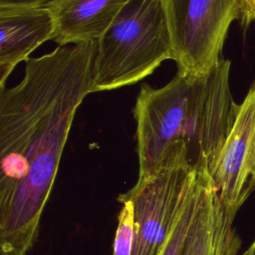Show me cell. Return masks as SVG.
I'll list each match as a JSON object with an SVG mask.
<instances>
[{"instance_id":"5b68a950","label":"cell","mask_w":255,"mask_h":255,"mask_svg":"<svg viewBox=\"0 0 255 255\" xmlns=\"http://www.w3.org/2000/svg\"><path fill=\"white\" fill-rule=\"evenodd\" d=\"M255 167V84L238 105L230 131L207 169L224 211L233 219L250 193Z\"/></svg>"},{"instance_id":"52a82bcc","label":"cell","mask_w":255,"mask_h":255,"mask_svg":"<svg viewBox=\"0 0 255 255\" xmlns=\"http://www.w3.org/2000/svg\"><path fill=\"white\" fill-rule=\"evenodd\" d=\"M204 169L198 207L182 255H235L239 240Z\"/></svg>"},{"instance_id":"5bb4252c","label":"cell","mask_w":255,"mask_h":255,"mask_svg":"<svg viewBox=\"0 0 255 255\" xmlns=\"http://www.w3.org/2000/svg\"><path fill=\"white\" fill-rule=\"evenodd\" d=\"M252 180H253V182L255 183V167H254L253 172H252Z\"/></svg>"},{"instance_id":"3957f363","label":"cell","mask_w":255,"mask_h":255,"mask_svg":"<svg viewBox=\"0 0 255 255\" xmlns=\"http://www.w3.org/2000/svg\"><path fill=\"white\" fill-rule=\"evenodd\" d=\"M197 170L183 143H174L150 172L138 175L136 183L119 200L133 208L131 255H160L181 213Z\"/></svg>"},{"instance_id":"30bf717a","label":"cell","mask_w":255,"mask_h":255,"mask_svg":"<svg viewBox=\"0 0 255 255\" xmlns=\"http://www.w3.org/2000/svg\"><path fill=\"white\" fill-rule=\"evenodd\" d=\"M123 207L118 217L113 255H131L133 241V208L130 200L121 199Z\"/></svg>"},{"instance_id":"8992f818","label":"cell","mask_w":255,"mask_h":255,"mask_svg":"<svg viewBox=\"0 0 255 255\" xmlns=\"http://www.w3.org/2000/svg\"><path fill=\"white\" fill-rule=\"evenodd\" d=\"M55 32L50 9L0 8V89L16 66Z\"/></svg>"},{"instance_id":"6da1fadb","label":"cell","mask_w":255,"mask_h":255,"mask_svg":"<svg viewBox=\"0 0 255 255\" xmlns=\"http://www.w3.org/2000/svg\"><path fill=\"white\" fill-rule=\"evenodd\" d=\"M230 60L221 58L204 75L177 71L158 89L141 84L132 109L138 175L154 169L174 143L185 145L196 169L209 168L238 108L230 90Z\"/></svg>"},{"instance_id":"277c9868","label":"cell","mask_w":255,"mask_h":255,"mask_svg":"<svg viewBox=\"0 0 255 255\" xmlns=\"http://www.w3.org/2000/svg\"><path fill=\"white\" fill-rule=\"evenodd\" d=\"M177 71L210 72L221 60L231 23L240 19V0H162Z\"/></svg>"},{"instance_id":"7a4b0ae2","label":"cell","mask_w":255,"mask_h":255,"mask_svg":"<svg viewBox=\"0 0 255 255\" xmlns=\"http://www.w3.org/2000/svg\"><path fill=\"white\" fill-rule=\"evenodd\" d=\"M172 60L162 0H129L97 41L94 92L136 84Z\"/></svg>"},{"instance_id":"4fadbf2b","label":"cell","mask_w":255,"mask_h":255,"mask_svg":"<svg viewBox=\"0 0 255 255\" xmlns=\"http://www.w3.org/2000/svg\"><path fill=\"white\" fill-rule=\"evenodd\" d=\"M242 255H255V240Z\"/></svg>"},{"instance_id":"ba28073f","label":"cell","mask_w":255,"mask_h":255,"mask_svg":"<svg viewBox=\"0 0 255 255\" xmlns=\"http://www.w3.org/2000/svg\"><path fill=\"white\" fill-rule=\"evenodd\" d=\"M129 0H61L50 10L59 46L97 42Z\"/></svg>"},{"instance_id":"9c48e42d","label":"cell","mask_w":255,"mask_h":255,"mask_svg":"<svg viewBox=\"0 0 255 255\" xmlns=\"http://www.w3.org/2000/svg\"><path fill=\"white\" fill-rule=\"evenodd\" d=\"M204 169H198L188 197L183 205L181 213L162 249L160 255H182L186 239L193 222L201 192L202 173Z\"/></svg>"},{"instance_id":"7c38bea8","label":"cell","mask_w":255,"mask_h":255,"mask_svg":"<svg viewBox=\"0 0 255 255\" xmlns=\"http://www.w3.org/2000/svg\"><path fill=\"white\" fill-rule=\"evenodd\" d=\"M240 20L247 25L255 21V0H240Z\"/></svg>"},{"instance_id":"8fae6325","label":"cell","mask_w":255,"mask_h":255,"mask_svg":"<svg viewBox=\"0 0 255 255\" xmlns=\"http://www.w3.org/2000/svg\"><path fill=\"white\" fill-rule=\"evenodd\" d=\"M61 0H0V8L51 9Z\"/></svg>"}]
</instances>
